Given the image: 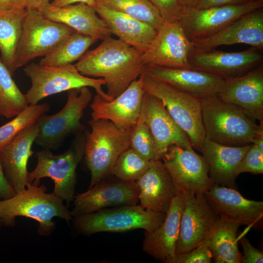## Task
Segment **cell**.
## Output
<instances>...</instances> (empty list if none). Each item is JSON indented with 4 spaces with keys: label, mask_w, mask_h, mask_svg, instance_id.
Wrapping results in <instances>:
<instances>
[{
    "label": "cell",
    "mask_w": 263,
    "mask_h": 263,
    "mask_svg": "<svg viewBox=\"0 0 263 263\" xmlns=\"http://www.w3.org/2000/svg\"><path fill=\"white\" fill-rule=\"evenodd\" d=\"M143 53L119 39L108 36L96 48L87 51L75 65L86 76L105 81L112 99L124 92L144 72Z\"/></svg>",
    "instance_id": "1"
},
{
    "label": "cell",
    "mask_w": 263,
    "mask_h": 263,
    "mask_svg": "<svg viewBox=\"0 0 263 263\" xmlns=\"http://www.w3.org/2000/svg\"><path fill=\"white\" fill-rule=\"evenodd\" d=\"M206 138L230 147L253 144L263 135V123L257 124L240 107L218 96L201 99Z\"/></svg>",
    "instance_id": "2"
},
{
    "label": "cell",
    "mask_w": 263,
    "mask_h": 263,
    "mask_svg": "<svg viewBox=\"0 0 263 263\" xmlns=\"http://www.w3.org/2000/svg\"><path fill=\"white\" fill-rule=\"evenodd\" d=\"M47 190L44 185L38 187L27 183L22 191L10 199L0 201L2 224L14 226L17 216L32 218L39 223L38 233L47 236L54 229V217H59L69 223L73 216L63 205V200L54 192L46 193Z\"/></svg>",
    "instance_id": "3"
},
{
    "label": "cell",
    "mask_w": 263,
    "mask_h": 263,
    "mask_svg": "<svg viewBox=\"0 0 263 263\" xmlns=\"http://www.w3.org/2000/svg\"><path fill=\"white\" fill-rule=\"evenodd\" d=\"M85 139L84 154L91 179L89 188L111 174L120 155L130 148L132 129L119 128L109 120L92 119Z\"/></svg>",
    "instance_id": "4"
},
{
    "label": "cell",
    "mask_w": 263,
    "mask_h": 263,
    "mask_svg": "<svg viewBox=\"0 0 263 263\" xmlns=\"http://www.w3.org/2000/svg\"><path fill=\"white\" fill-rule=\"evenodd\" d=\"M145 92L159 98L174 121L200 151L206 138L201 99L145 73L141 75Z\"/></svg>",
    "instance_id": "5"
},
{
    "label": "cell",
    "mask_w": 263,
    "mask_h": 263,
    "mask_svg": "<svg viewBox=\"0 0 263 263\" xmlns=\"http://www.w3.org/2000/svg\"><path fill=\"white\" fill-rule=\"evenodd\" d=\"M23 71L31 81V87L25 94L28 105L37 104L47 96L83 87L93 88L106 100L113 99L102 89L106 84L103 79L82 75L75 65L58 67L32 62L25 65Z\"/></svg>",
    "instance_id": "6"
},
{
    "label": "cell",
    "mask_w": 263,
    "mask_h": 263,
    "mask_svg": "<svg viewBox=\"0 0 263 263\" xmlns=\"http://www.w3.org/2000/svg\"><path fill=\"white\" fill-rule=\"evenodd\" d=\"M166 214L144 209L140 205L104 208L74 216V225L80 233L90 235L102 232H122L136 229L151 232L164 221Z\"/></svg>",
    "instance_id": "7"
},
{
    "label": "cell",
    "mask_w": 263,
    "mask_h": 263,
    "mask_svg": "<svg viewBox=\"0 0 263 263\" xmlns=\"http://www.w3.org/2000/svg\"><path fill=\"white\" fill-rule=\"evenodd\" d=\"M74 32L69 26L52 20L38 11L26 10L16 50V70L35 58L44 56Z\"/></svg>",
    "instance_id": "8"
},
{
    "label": "cell",
    "mask_w": 263,
    "mask_h": 263,
    "mask_svg": "<svg viewBox=\"0 0 263 263\" xmlns=\"http://www.w3.org/2000/svg\"><path fill=\"white\" fill-rule=\"evenodd\" d=\"M85 139L79 140L60 154H54L45 149L37 151V166L28 172V183L38 186L40 179L50 178L55 183L53 192L69 205L74 199L76 169L84 156Z\"/></svg>",
    "instance_id": "9"
},
{
    "label": "cell",
    "mask_w": 263,
    "mask_h": 263,
    "mask_svg": "<svg viewBox=\"0 0 263 263\" xmlns=\"http://www.w3.org/2000/svg\"><path fill=\"white\" fill-rule=\"evenodd\" d=\"M67 92V102L60 111L51 115L44 114L37 121L39 131L35 142L43 149H56L66 137L84 129L80 121L92 94L88 87Z\"/></svg>",
    "instance_id": "10"
},
{
    "label": "cell",
    "mask_w": 263,
    "mask_h": 263,
    "mask_svg": "<svg viewBox=\"0 0 263 263\" xmlns=\"http://www.w3.org/2000/svg\"><path fill=\"white\" fill-rule=\"evenodd\" d=\"M263 6V0H257L206 9L184 8L179 22L187 37L194 42L212 35L241 16Z\"/></svg>",
    "instance_id": "11"
},
{
    "label": "cell",
    "mask_w": 263,
    "mask_h": 263,
    "mask_svg": "<svg viewBox=\"0 0 263 263\" xmlns=\"http://www.w3.org/2000/svg\"><path fill=\"white\" fill-rule=\"evenodd\" d=\"M182 191L185 203L176 245V255L187 253L202 244L220 217L204 193Z\"/></svg>",
    "instance_id": "12"
},
{
    "label": "cell",
    "mask_w": 263,
    "mask_h": 263,
    "mask_svg": "<svg viewBox=\"0 0 263 263\" xmlns=\"http://www.w3.org/2000/svg\"><path fill=\"white\" fill-rule=\"evenodd\" d=\"M194 48L178 21H164L142 57L146 67L191 68L188 56Z\"/></svg>",
    "instance_id": "13"
},
{
    "label": "cell",
    "mask_w": 263,
    "mask_h": 263,
    "mask_svg": "<svg viewBox=\"0 0 263 263\" xmlns=\"http://www.w3.org/2000/svg\"><path fill=\"white\" fill-rule=\"evenodd\" d=\"M262 50H247L225 52L193 48L188 56L191 68L216 75L224 80L242 76L263 63Z\"/></svg>",
    "instance_id": "14"
},
{
    "label": "cell",
    "mask_w": 263,
    "mask_h": 263,
    "mask_svg": "<svg viewBox=\"0 0 263 263\" xmlns=\"http://www.w3.org/2000/svg\"><path fill=\"white\" fill-rule=\"evenodd\" d=\"M161 160L182 190L202 194L214 184L207 163L192 147L171 145Z\"/></svg>",
    "instance_id": "15"
},
{
    "label": "cell",
    "mask_w": 263,
    "mask_h": 263,
    "mask_svg": "<svg viewBox=\"0 0 263 263\" xmlns=\"http://www.w3.org/2000/svg\"><path fill=\"white\" fill-rule=\"evenodd\" d=\"M140 115L153 137L156 148L155 161L161 160L171 145L183 148L192 147L187 135L156 96L145 92Z\"/></svg>",
    "instance_id": "16"
},
{
    "label": "cell",
    "mask_w": 263,
    "mask_h": 263,
    "mask_svg": "<svg viewBox=\"0 0 263 263\" xmlns=\"http://www.w3.org/2000/svg\"><path fill=\"white\" fill-rule=\"evenodd\" d=\"M205 196L220 218L239 226H263V202L244 198L236 189L214 184Z\"/></svg>",
    "instance_id": "17"
},
{
    "label": "cell",
    "mask_w": 263,
    "mask_h": 263,
    "mask_svg": "<svg viewBox=\"0 0 263 263\" xmlns=\"http://www.w3.org/2000/svg\"><path fill=\"white\" fill-rule=\"evenodd\" d=\"M74 199V207L71 211L73 217L109 207L135 205L139 201V190L136 181L104 180L86 192L75 196Z\"/></svg>",
    "instance_id": "18"
},
{
    "label": "cell",
    "mask_w": 263,
    "mask_h": 263,
    "mask_svg": "<svg viewBox=\"0 0 263 263\" xmlns=\"http://www.w3.org/2000/svg\"><path fill=\"white\" fill-rule=\"evenodd\" d=\"M145 92L140 75L111 100H106L96 94L90 105L92 118L109 120L121 129H133L140 114Z\"/></svg>",
    "instance_id": "19"
},
{
    "label": "cell",
    "mask_w": 263,
    "mask_h": 263,
    "mask_svg": "<svg viewBox=\"0 0 263 263\" xmlns=\"http://www.w3.org/2000/svg\"><path fill=\"white\" fill-rule=\"evenodd\" d=\"M192 42L195 48L205 51L240 43L263 50V8L241 16L209 37Z\"/></svg>",
    "instance_id": "20"
},
{
    "label": "cell",
    "mask_w": 263,
    "mask_h": 263,
    "mask_svg": "<svg viewBox=\"0 0 263 263\" xmlns=\"http://www.w3.org/2000/svg\"><path fill=\"white\" fill-rule=\"evenodd\" d=\"M218 96L237 105L254 121L263 123V64L245 74L225 80Z\"/></svg>",
    "instance_id": "21"
},
{
    "label": "cell",
    "mask_w": 263,
    "mask_h": 263,
    "mask_svg": "<svg viewBox=\"0 0 263 263\" xmlns=\"http://www.w3.org/2000/svg\"><path fill=\"white\" fill-rule=\"evenodd\" d=\"M184 203L181 190L172 200L163 223L152 231H145L143 250L155 259L165 263H175L176 245Z\"/></svg>",
    "instance_id": "22"
},
{
    "label": "cell",
    "mask_w": 263,
    "mask_h": 263,
    "mask_svg": "<svg viewBox=\"0 0 263 263\" xmlns=\"http://www.w3.org/2000/svg\"><path fill=\"white\" fill-rule=\"evenodd\" d=\"M200 99L218 96L224 79L192 68L146 67L144 72Z\"/></svg>",
    "instance_id": "23"
},
{
    "label": "cell",
    "mask_w": 263,
    "mask_h": 263,
    "mask_svg": "<svg viewBox=\"0 0 263 263\" xmlns=\"http://www.w3.org/2000/svg\"><path fill=\"white\" fill-rule=\"evenodd\" d=\"M136 183L140 205L166 214L173 199L182 190L161 160L153 161Z\"/></svg>",
    "instance_id": "24"
},
{
    "label": "cell",
    "mask_w": 263,
    "mask_h": 263,
    "mask_svg": "<svg viewBox=\"0 0 263 263\" xmlns=\"http://www.w3.org/2000/svg\"><path fill=\"white\" fill-rule=\"evenodd\" d=\"M38 131L36 122L19 132L0 149V161L5 176L16 193L26 188L27 162L34 153L31 148Z\"/></svg>",
    "instance_id": "25"
},
{
    "label": "cell",
    "mask_w": 263,
    "mask_h": 263,
    "mask_svg": "<svg viewBox=\"0 0 263 263\" xmlns=\"http://www.w3.org/2000/svg\"><path fill=\"white\" fill-rule=\"evenodd\" d=\"M38 12L52 20L65 24L75 32L96 40L103 39L112 35L105 21L92 7L85 3L62 7L54 6L50 3Z\"/></svg>",
    "instance_id": "26"
},
{
    "label": "cell",
    "mask_w": 263,
    "mask_h": 263,
    "mask_svg": "<svg viewBox=\"0 0 263 263\" xmlns=\"http://www.w3.org/2000/svg\"><path fill=\"white\" fill-rule=\"evenodd\" d=\"M252 144L230 147L205 138L199 151L207 164L209 176L214 184L236 189L237 169Z\"/></svg>",
    "instance_id": "27"
},
{
    "label": "cell",
    "mask_w": 263,
    "mask_h": 263,
    "mask_svg": "<svg viewBox=\"0 0 263 263\" xmlns=\"http://www.w3.org/2000/svg\"><path fill=\"white\" fill-rule=\"evenodd\" d=\"M93 8L107 23L112 34L143 53L156 37L157 30L146 23L96 3Z\"/></svg>",
    "instance_id": "28"
},
{
    "label": "cell",
    "mask_w": 263,
    "mask_h": 263,
    "mask_svg": "<svg viewBox=\"0 0 263 263\" xmlns=\"http://www.w3.org/2000/svg\"><path fill=\"white\" fill-rule=\"evenodd\" d=\"M240 226L219 217L209 235L205 241L218 263H241L242 255L239 250L237 231Z\"/></svg>",
    "instance_id": "29"
},
{
    "label": "cell",
    "mask_w": 263,
    "mask_h": 263,
    "mask_svg": "<svg viewBox=\"0 0 263 263\" xmlns=\"http://www.w3.org/2000/svg\"><path fill=\"white\" fill-rule=\"evenodd\" d=\"M26 9L0 12V59L13 76L15 53Z\"/></svg>",
    "instance_id": "30"
},
{
    "label": "cell",
    "mask_w": 263,
    "mask_h": 263,
    "mask_svg": "<svg viewBox=\"0 0 263 263\" xmlns=\"http://www.w3.org/2000/svg\"><path fill=\"white\" fill-rule=\"evenodd\" d=\"M97 40L75 31L43 56L38 64L58 67L72 64L73 62L78 60Z\"/></svg>",
    "instance_id": "31"
},
{
    "label": "cell",
    "mask_w": 263,
    "mask_h": 263,
    "mask_svg": "<svg viewBox=\"0 0 263 263\" xmlns=\"http://www.w3.org/2000/svg\"><path fill=\"white\" fill-rule=\"evenodd\" d=\"M95 3L146 23L157 30L165 21L149 0H96Z\"/></svg>",
    "instance_id": "32"
},
{
    "label": "cell",
    "mask_w": 263,
    "mask_h": 263,
    "mask_svg": "<svg viewBox=\"0 0 263 263\" xmlns=\"http://www.w3.org/2000/svg\"><path fill=\"white\" fill-rule=\"evenodd\" d=\"M28 105L25 94L20 91L0 59V116L14 117Z\"/></svg>",
    "instance_id": "33"
},
{
    "label": "cell",
    "mask_w": 263,
    "mask_h": 263,
    "mask_svg": "<svg viewBox=\"0 0 263 263\" xmlns=\"http://www.w3.org/2000/svg\"><path fill=\"white\" fill-rule=\"evenodd\" d=\"M50 110L47 103L29 105L14 119L0 127V149L19 132L37 122L39 117Z\"/></svg>",
    "instance_id": "34"
},
{
    "label": "cell",
    "mask_w": 263,
    "mask_h": 263,
    "mask_svg": "<svg viewBox=\"0 0 263 263\" xmlns=\"http://www.w3.org/2000/svg\"><path fill=\"white\" fill-rule=\"evenodd\" d=\"M153 162L145 159L129 148L117 158L111 174L120 180L136 181L147 170Z\"/></svg>",
    "instance_id": "35"
},
{
    "label": "cell",
    "mask_w": 263,
    "mask_h": 263,
    "mask_svg": "<svg viewBox=\"0 0 263 263\" xmlns=\"http://www.w3.org/2000/svg\"><path fill=\"white\" fill-rule=\"evenodd\" d=\"M130 148L145 159L155 161V143L149 128L140 115L131 132Z\"/></svg>",
    "instance_id": "36"
},
{
    "label": "cell",
    "mask_w": 263,
    "mask_h": 263,
    "mask_svg": "<svg viewBox=\"0 0 263 263\" xmlns=\"http://www.w3.org/2000/svg\"><path fill=\"white\" fill-rule=\"evenodd\" d=\"M263 173V152L252 144L241 160L236 170L238 176L242 173Z\"/></svg>",
    "instance_id": "37"
},
{
    "label": "cell",
    "mask_w": 263,
    "mask_h": 263,
    "mask_svg": "<svg viewBox=\"0 0 263 263\" xmlns=\"http://www.w3.org/2000/svg\"><path fill=\"white\" fill-rule=\"evenodd\" d=\"M165 21H179L184 7L180 0H149Z\"/></svg>",
    "instance_id": "38"
},
{
    "label": "cell",
    "mask_w": 263,
    "mask_h": 263,
    "mask_svg": "<svg viewBox=\"0 0 263 263\" xmlns=\"http://www.w3.org/2000/svg\"><path fill=\"white\" fill-rule=\"evenodd\" d=\"M212 255L205 241L191 251L176 255L175 263H210Z\"/></svg>",
    "instance_id": "39"
},
{
    "label": "cell",
    "mask_w": 263,
    "mask_h": 263,
    "mask_svg": "<svg viewBox=\"0 0 263 263\" xmlns=\"http://www.w3.org/2000/svg\"><path fill=\"white\" fill-rule=\"evenodd\" d=\"M242 245L244 255L242 256V263H263V252L254 247L249 242L246 236H244L240 240Z\"/></svg>",
    "instance_id": "40"
},
{
    "label": "cell",
    "mask_w": 263,
    "mask_h": 263,
    "mask_svg": "<svg viewBox=\"0 0 263 263\" xmlns=\"http://www.w3.org/2000/svg\"><path fill=\"white\" fill-rule=\"evenodd\" d=\"M251 0H198L193 6L197 9H206L212 7L226 5H240L246 3Z\"/></svg>",
    "instance_id": "41"
},
{
    "label": "cell",
    "mask_w": 263,
    "mask_h": 263,
    "mask_svg": "<svg viewBox=\"0 0 263 263\" xmlns=\"http://www.w3.org/2000/svg\"><path fill=\"white\" fill-rule=\"evenodd\" d=\"M16 194L5 176L0 161V201L10 199Z\"/></svg>",
    "instance_id": "42"
},
{
    "label": "cell",
    "mask_w": 263,
    "mask_h": 263,
    "mask_svg": "<svg viewBox=\"0 0 263 263\" xmlns=\"http://www.w3.org/2000/svg\"><path fill=\"white\" fill-rule=\"evenodd\" d=\"M21 2L26 10L39 11L49 5L51 0H17Z\"/></svg>",
    "instance_id": "43"
},
{
    "label": "cell",
    "mask_w": 263,
    "mask_h": 263,
    "mask_svg": "<svg viewBox=\"0 0 263 263\" xmlns=\"http://www.w3.org/2000/svg\"><path fill=\"white\" fill-rule=\"evenodd\" d=\"M25 9L24 6L17 0H0V12Z\"/></svg>",
    "instance_id": "44"
},
{
    "label": "cell",
    "mask_w": 263,
    "mask_h": 263,
    "mask_svg": "<svg viewBox=\"0 0 263 263\" xmlns=\"http://www.w3.org/2000/svg\"><path fill=\"white\" fill-rule=\"evenodd\" d=\"M96 0H53L50 3L52 6L56 7H62L70 4L83 3L92 7L95 4Z\"/></svg>",
    "instance_id": "45"
},
{
    "label": "cell",
    "mask_w": 263,
    "mask_h": 263,
    "mask_svg": "<svg viewBox=\"0 0 263 263\" xmlns=\"http://www.w3.org/2000/svg\"><path fill=\"white\" fill-rule=\"evenodd\" d=\"M198 0H180V3L184 8L194 6Z\"/></svg>",
    "instance_id": "46"
},
{
    "label": "cell",
    "mask_w": 263,
    "mask_h": 263,
    "mask_svg": "<svg viewBox=\"0 0 263 263\" xmlns=\"http://www.w3.org/2000/svg\"><path fill=\"white\" fill-rule=\"evenodd\" d=\"M2 225V222L1 219L0 218V227Z\"/></svg>",
    "instance_id": "47"
},
{
    "label": "cell",
    "mask_w": 263,
    "mask_h": 263,
    "mask_svg": "<svg viewBox=\"0 0 263 263\" xmlns=\"http://www.w3.org/2000/svg\"></svg>",
    "instance_id": "48"
}]
</instances>
